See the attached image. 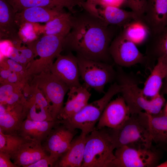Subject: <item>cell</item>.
Returning <instances> with one entry per match:
<instances>
[{
    "label": "cell",
    "instance_id": "1",
    "mask_svg": "<svg viewBox=\"0 0 167 167\" xmlns=\"http://www.w3.org/2000/svg\"><path fill=\"white\" fill-rule=\"evenodd\" d=\"M84 9L72 13V28L64 38L63 49L86 59L113 65L109 48L117 36L116 27L108 25L101 16Z\"/></svg>",
    "mask_w": 167,
    "mask_h": 167
},
{
    "label": "cell",
    "instance_id": "2",
    "mask_svg": "<svg viewBox=\"0 0 167 167\" xmlns=\"http://www.w3.org/2000/svg\"><path fill=\"white\" fill-rule=\"evenodd\" d=\"M115 82L120 86L122 96L128 107L131 114L144 112L150 115L159 113L162 110L165 99L160 93L152 99L143 94L139 86L138 78L133 74L125 71L122 67L116 65Z\"/></svg>",
    "mask_w": 167,
    "mask_h": 167
},
{
    "label": "cell",
    "instance_id": "3",
    "mask_svg": "<svg viewBox=\"0 0 167 167\" xmlns=\"http://www.w3.org/2000/svg\"><path fill=\"white\" fill-rule=\"evenodd\" d=\"M109 130L116 149L122 146L140 148L153 146L149 114L145 112L131 114L119 127Z\"/></svg>",
    "mask_w": 167,
    "mask_h": 167
},
{
    "label": "cell",
    "instance_id": "4",
    "mask_svg": "<svg viewBox=\"0 0 167 167\" xmlns=\"http://www.w3.org/2000/svg\"><path fill=\"white\" fill-rule=\"evenodd\" d=\"M115 149L109 128H95L86 135L81 167H113Z\"/></svg>",
    "mask_w": 167,
    "mask_h": 167
},
{
    "label": "cell",
    "instance_id": "5",
    "mask_svg": "<svg viewBox=\"0 0 167 167\" xmlns=\"http://www.w3.org/2000/svg\"><path fill=\"white\" fill-rule=\"evenodd\" d=\"M64 38L60 36L44 35L40 39L28 43L29 49L33 55L39 58L32 60L26 66L28 79L42 72H50L54 59L63 50Z\"/></svg>",
    "mask_w": 167,
    "mask_h": 167
},
{
    "label": "cell",
    "instance_id": "6",
    "mask_svg": "<svg viewBox=\"0 0 167 167\" xmlns=\"http://www.w3.org/2000/svg\"><path fill=\"white\" fill-rule=\"evenodd\" d=\"M121 92L120 85L115 82L101 98L88 103L79 111L67 119L59 120L68 127L79 129L82 133L87 135L95 128L96 124L108 104L115 95Z\"/></svg>",
    "mask_w": 167,
    "mask_h": 167
},
{
    "label": "cell",
    "instance_id": "7",
    "mask_svg": "<svg viewBox=\"0 0 167 167\" xmlns=\"http://www.w3.org/2000/svg\"><path fill=\"white\" fill-rule=\"evenodd\" d=\"M80 76L84 84L100 93H105L108 84L115 82L117 71L113 65L90 60L77 55Z\"/></svg>",
    "mask_w": 167,
    "mask_h": 167
},
{
    "label": "cell",
    "instance_id": "8",
    "mask_svg": "<svg viewBox=\"0 0 167 167\" xmlns=\"http://www.w3.org/2000/svg\"><path fill=\"white\" fill-rule=\"evenodd\" d=\"M164 151L154 146L140 148L121 146L116 149L113 167H156Z\"/></svg>",
    "mask_w": 167,
    "mask_h": 167
},
{
    "label": "cell",
    "instance_id": "9",
    "mask_svg": "<svg viewBox=\"0 0 167 167\" xmlns=\"http://www.w3.org/2000/svg\"><path fill=\"white\" fill-rule=\"evenodd\" d=\"M32 77L31 84L42 92L50 106L53 119L57 120L69 87L50 72H42Z\"/></svg>",
    "mask_w": 167,
    "mask_h": 167
},
{
    "label": "cell",
    "instance_id": "10",
    "mask_svg": "<svg viewBox=\"0 0 167 167\" xmlns=\"http://www.w3.org/2000/svg\"><path fill=\"white\" fill-rule=\"evenodd\" d=\"M109 52L114 63L122 67H130L139 64L145 66L144 54L122 32L111 42Z\"/></svg>",
    "mask_w": 167,
    "mask_h": 167
},
{
    "label": "cell",
    "instance_id": "11",
    "mask_svg": "<svg viewBox=\"0 0 167 167\" xmlns=\"http://www.w3.org/2000/svg\"><path fill=\"white\" fill-rule=\"evenodd\" d=\"M77 132L76 129L70 128L58 120L43 145L55 166L69 149Z\"/></svg>",
    "mask_w": 167,
    "mask_h": 167
},
{
    "label": "cell",
    "instance_id": "12",
    "mask_svg": "<svg viewBox=\"0 0 167 167\" xmlns=\"http://www.w3.org/2000/svg\"><path fill=\"white\" fill-rule=\"evenodd\" d=\"M56 58L51 67L50 72L66 84L70 88L81 86L76 56L70 52L65 55L60 54Z\"/></svg>",
    "mask_w": 167,
    "mask_h": 167
},
{
    "label": "cell",
    "instance_id": "13",
    "mask_svg": "<svg viewBox=\"0 0 167 167\" xmlns=\"http://www.w3.org/2000/svg\"><path fill=\"white\" fill-rule=\"evenodd\" d=\"M130 112L124 99L119 96L111 101L104 110L98 121L97 129H116L130 117Z\"/></svg>",
    "mask_w": 167,
    "mask_h": 167
},
{
    "label": "cell",
    "instance_id": "14",
    "mask_svg": "<svg viewBox=\"0 0 167 167\" xmlns=\"http://www.w3.org/2000/svg\"><path fill=\"white\" fill-rule=\"evenodd\" d=\"M27 96L28 99L25 103L26 118L39 121L54 120L48 102L37 86L30 85Z\"/></svg>",
    "mask_w": 167,
    "mask_h": 167
},
{
    "label": "cell",
    "instance_id": "15",
    "mask_svg": "<svg viewBox=\"0 0 167 167\" xmlns=\"http://www.w3.org/2000/svg\"><path fill=\"white\" fill-rule=\"evenodd\" d=\"M141 21L150 34L156 33L167 25V0H147Z\"/></svg>",
    "mask_w": 167,
    "mask_h": 167
},
{
    "label": "cell",
    "instance_id": "16",
    "mask_svg": "<svg viewBox=\"0 0 167 167\" xmlns=\"http://www.w3.org/2000/svg\"><path fill=\"white\" fill-rule=\"evenodd\" d=\"M146 41L144 67L151 71L159 58L167 56V25L156 33L150 34Z\"/></svg>",
    "mask_w": 167,
    "mask_h": 167
},
{
    "label": "cell",
    "instance_id": "17",
    "mask_svg": "<svg viewBox=\"0 0 167 167\" xmlns=\"http://www.w3.org/2000/svg\"><path fill=\"white\" fill-rule=\"evenodd\" d=\"M15 13L6 0H0V38L11 41L17 47L22 41L19 28L15 20Z\"/></svg>",
    "mask_w": 167,
    "mask_h": 167
},
{
    "label": "cell",
    "instance_id": "18",
    "mask_svg": "<svg viewBox=\"0 0 167 167\" xmlns=\"http://www.w3.org/2000/svg\"><path fill=\"white\" fill-rule=\"evenodd\" d=\"M85 84L70 88L67 101L61 109L58 120H65L76 114L88 104L91 96Z\"/></svg>",
    "mask_w": 167,
    "mask_h": 167
},
{
    "label": "cell",
    "instance_id": "19",
    "mask_svg": "<svg viewBox=\"0 0 167 167\" xmlns=\"http://www.w3.org/2000/svg\"><path fill=\"white\" fill-rule=\"evenodd\" d=\"M14 12L21 11L27 8L41 7L50 8L64 9L66 8L71 13L76 12L77 6L84 7L86 0H6Z\"/></svg>",
    "mask_w": 167,
    "mask_h": 167
},
{
    "label": "cell",
    "instance_id": "20",
    "mask_svg": "<svg viewBox=\"0 0 167 167\" xmlns=\"http://www.w3.org/2000/svg\"><path fill=\"white\" fill-rule=\"evenodd\" d=\"M47 155L41 143L28 140L11 156L14 163L18 167H28Z\"/></svg>",
    "mask_w": 167,
    "mask_h": 167
},
{
    "label": "cell",
    "instance_id": "21",
    "mask_svg": "<svg viewBox=\"0 0 167 167\" xmlns=\"http://www.w3.org/2000/svg\"><path fill=\"white\" fill-rule=\"evenodd\" d=\"M57 122L58 120L39 121L26 118L17 133L29 140L41 143L47 138Z\"/></svg>",
    "mask_w": 167,
    "mask_h": 167
},
{
    "label": "cell",
    "instance_id": "22",
    "mask_svg": "<svg viewBox=\"0 0 167 167\" xmlns=\"http://www.w3.org/2000/svg\"><path fill=\"white\" fill-rule=\"evenodd\" d=\"M64 11V9L41 7L28 8L15 13L16 21L19 29L20 26L26 23H46Z\"/></svg>",
    "mask_w": 167,
    "mask_h": 167
},
{
    "label": "cell",
    "instance_id": "23",
    "mask_svg": "<svg viewBox=\"0 0 167 167\" xmlns=\"http://www.w3.org/2000/svg\"><path fill=\"white\" fill-rule=\"evenodd\" d=\"M25 102L12 106L5 105V112L0 114V130L3 133H17L22 123L26 118Z\"/></svg>",
    "mask_w": 167,
    "mask_h": 167
},
{
    "label": "cell",
    "instance_id": "24",
    "mask_svg": "<svg viewBox=\"0 0 167 167\" xmlns=\"http://www.w3.org/2000/svg\"><path fill=\"white\" fill-rule=\"evenodd\" d=\"M86 135L82 133L74 138L67 151L60 158L55 167H81Z\"/></svg>",
    "mask_w": 167,
    "mask_h": 167
},
{
    "label": "cell",
    "instance_id": "25",
    "mask_svg": "<svg viewBox=\"0 0 167 167\" xmlns=\"http://www.w3.org/2000/svg\"><path fill=\"white\" fill-rule=\"evenodd\" d=\"M100 16L108 25L123 27L135 20H140L139 17L133 11H128L113 6L103 7L99 10Z\"/></svg>",
    "mask_w": 167,
    "mask_h": 167
},
{
    "label": "cell",
    "instance_id": "26",
    "mask_svg": "<svg viewBox=\"0 0 167 167\" xmlns=\"http://www.w3.org/2000/svg\"><path fill=\"white\" fill-rule=\"evenodd\" d=\"M149 124L153 141L156 146L166 151L167 148V115L163 110L155 115L149 114Z\"/></svg>",
    "mask_w": 167,
    "mask_h": 167
},
{
    "label": "cell",
    "instance_id": "27",
    "mask_svg": "<svg viewBox=\"0 0 167 167\" xmlns=\"http://www.w3.org/2000/svg\"><path fill=\"white\" fill-rule=\"evenodd\" d=\"M150 75L144 83L142 88L144 95L152 99L158 95L165 77V66L160 58H159Z\"/></svg>",
    "mask_w": 167,
    "mask_h": 167
},
{
    "label": "cell",
    "instance_id": "28",
    "mask_svg": "<svg viewBox=\"0 0 167 167\" xmlns=\"http://www.w3.org/2000/svg\"><path fill=\"white\" fill-rule=\"evenodd\" d=\"M72 19V13L64 11L46 23L44 35H58L65 37L71 29Z\"/></svg>",
    "mask_w": 167,
    "mask_h": 167
},
{
    "label": "cell",
    "instance_id": "29",
    "mask_svg": "<svg viewBox=\"0 0 167 167\" xmlns=\"http://www.w3.org/2000/svg\"><path fill=\"white\" fill-rule=\"evenodd\" d=\"M123 27L122 33L136 44L147 41L150 34L147 27L139 20H133Z\"/></svg>",
    "mask_w": 167,
    "mask_h": 167
},
{
    "label": "cell",
    "instance_id": "30",
    "mask_svg": "<svg viewBox=\"0 0 167 167\" xmlns=\"http://www.w3.org/2000/svg\"><path fill=\"white\" fill-rule=\"evenodd\" d=\"M28 140L18 133L6 134L0 130V152L11 155L17 152L23 144Z\"/></svg>",
    "mask_w": 167,
    "mask_h": 167
},
{
    "label": "cell",
    "instance_id": "31",
    "mask_svg": "<svg viewBox=\"0 0 167 167\" xmlns=\"http://www.w3.org/2000/svg\"><path fill=\"white\" fill-rule=\"evenodd\" d=\"M25 85L20 84L8 82L2 83L0 88V103L3 104L8 97L12 93L24 87Z\"/></svg>",
    "mask_w": 167,
    "mask_h": 167
},
{
    "label": "cell",
    "instance_id": "32",
    "mask_svg": "<svg viewBox=\"0 0 167 167\" xmlns=\"http://www.w3.org/2000/svg\"><path fill=\"white\" fill-rule=\"evenodd\" d=\"M146 1L147 0H126V5L141 19L145 10Z\"/></svg>",
    "mask_w": 167,
    "mask_h": 167
},
{
    "label": "cell",
    "instance_id": "33",
    "mask_svg": "<svg viewBox=\"0 0 167 167\" xmlns=\"http://www.w3.org/2000/svg\"><path fill=\"white\" fill-rule=\"evenodd\" d=\"M98 4L99 0H86L83 9L91 13L100 16L99 10L97 7V5Z\"/></svg>",
    "mask_w": 167,
    "mask_h": 167
},
{
    "label": "cell",
    "instance_id": "34",
    "mask_svg": "<svg viewBox=\"0 0 167 167\" xmlns=\"http://www.w3.org/2000/svg\"><path fill=\"white\" fill-rule=\"evenodd\" d=\"M11 156L8 153L0 152V167H17L11 160Z\"/></svg>",
    "mask_w": 167,
    "mask_h": 167
},
{
    "label": "cell",
    "instance_id": "35",
    "mask_svg": "<svg viewBox=\"0 0 167 167\" xmlns=\"http://www.w3.org/2000/svg\"><path fill=\"white\" fill-rule=\"evenodd\" d=\"M55 164L47 155L34 163L29 165L28 167H48L54 166Z\"/></svg>",
    "mask_w": 167,
    "mask_h": 167
},
{
    "label": "cell",
    "instance_id": "36",
    "mask_svg": "<svg viewBox=\"0 0 167 167\" xmlns=\"http://www.w3.org/2000/svg\"><path fill=\"white\" fill-rule=\"evenodd\" d=\"M126 3V0H99V4L103 7L113 6L120 7Z\"/></svg>",
    "mask_w": 167,
    "mask_h": 167
},
{
    "label": "cell",
    "instance_id": "37",
    "mask_svg": "<svg viewBox=\"0 0 167 167\" xmlns=\"http://www.w3.org/2000/svg\"><path fill=\"white\" fill-rule=\"evenodd\" d=\"M12 72L9 69H2L1 70L0 78L1 83L5 82L6 81Z\"/></svg>",
    "mask_w": 167,
    "mask_h": 167
},
{
    "label": "cell",
    "instance_id": "38",
    "mask_svg": "<svg viewBox=\"0 0 167 167\" xmlns=\"http://www.w3.org/2000/svg\"><path fill=\"white\" fill-rule=\"evenodd\" d=\"M160 93L164 95L167 94V80L164 79Z\"/></svg>",
    "mask_w": 167,
    "mask_h": 167
},
{
    "label": "cell",
    "instance_id": "39",
    "mask_svg": "<svg viewBox=\"0 0 167 167\" xmlns=\"http://www.w3.org/2000/svg\"><path fill=\"white\" fill-rule=\"evenodd\" d=\"M160 58L164 64L165 71V77L164 79L167 80V56H164L161 57Z\"/></svg>",
    "mask_w": 167,
    "mask_h": 167
},
{
    "label": "cell",
    "instance_id": "40",
    "mask_svg": "<svg viewBox=\"0 0 167 167\" xmlns=\"http://www.w3.org/2000/svg\"><path fill=\"white\" fill-rule=\"evenodd\" d=\"M156 167H167V159L164 162L160 163Z\"/></svg>",
    "mask_w": 167,
    "mask_h": 167
},
{
    "label": "cell",
    "instance_id": "41",
    "mask_svg": "<svg viewBox=\"0 0 167 167\" xmlns=\"http://www.w3.org/2000/svg\"><path fill=\"white\" fill-rule=\"evenodd\" d=\"M164 113L166 115H167V102L166 103L165 105V107L164 109L163 110Z\"/></svg>",
    "mask_w": 167,
    "mask_h": 167
},
{
    "label": "cell",
    "instance_id": "42",
    "mask_svg": "<svg viewBox=\"0 0 167 167\" xmlns=\"http://www.w3.org/2000/svg\"><path fill=\"white\" fill-rule=\"evenodd\" d=\"M166 151H167V149H166Z\"/></svg>",
    "mask_w": 167,
    "mask_h": 167
}]
</instances>
